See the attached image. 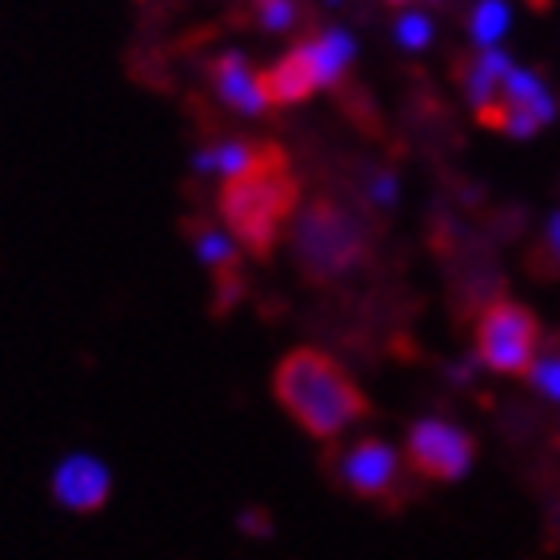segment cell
<instances>
[{"mask_svg":"<svg viewBox=\"0 0 560 560\" xmlns=\"http://www.w3.org/2000/svg\"><path fill=\"white\" fill-rule=\"evenodd\" d=\"M296 205H301V185L289 173V156L277 144H265L253 168L221 180V197H217L221 224L257 260L272 257V248L280 245L284 229L296 217Z\"/></svg>","mask_w":560,"mask_h":560,"instance_id":"6da1fadb","label":"cell"},{"mask_svg":"<svg viewBox=\"0 0 560 560\" xmlns=\"http://www.w3.org/2000/svg\"><path fill=\"white\" fill-rule=\"evenodd\" d=\"M272 393L280 409L316 441H332L369 412V397L357 381L316 349H292L272 373Z\"/></svg>","mask_w":560,"mask_h":560,"instance_id":"7a4b0ae2","label":"cell"},{"mask_svg":"<svg viewBox=\"0 0 560 560\" xmlns=\"http://www.w3.org/2000/svg\"><path fill=\"white\" fill-rule=\"evenodd\" d=\"M292 260L313 284L349 277L369 257V233L337 200H313L292 217L289 229Z\"/></svg>","mask_w":560,"mask_h":560,"instance_id":"3957f363","label":"cell"},{"mask_svg":"<svg viewBox=\"0 0 560 560\" xmlns=\"http://www.w3.org/2000/svg\"><path fill=\"white\" fill-rule=\"evenodd\" d=\"M540 352V325L525 304L492 301L477 325V357L501 376H528Z\"/></svg>","mask_w":560,"mask_h":560,"instance_id":"277c9868","label":"cell"},{"mask_svg":"<svg viewBox=\"0 0 560 560\" xmlns=\"http://www.w3.org/2000/svg\"><path fill=\"white\" fill-rule=\"evenodd\" d=\"M405 453H409L412 468H417L420 477L444 480V485L468 477V468L477 465V441H472V432L441 417L417 420L409 429V436H405Z\"/></svg>","mask_w":560,"mask_h":560,"instance_id":"5b68a950","label":"cell"},{"mask_svg":"<svg viewBox=\"0 0 560 560\" xmlns=\"http://www.w3.org/2000/svg\"><path fill=\"white\" fill-rule=\"evenodd\" d=\"M480 120L492 125V129H501L504 137L528 140L537 137L545 125L557 120V96H552V89L540 81L537 72L513 69L509 81H504L501 96H497V105L485 108Z\"/></svg>","mask_w":560,"mask_h":560,"instance_id":"8992f818","label":"cell"},{"mask_svg":"<svg viewBox=\"0 0 560 560\" xmlns=\"http://www.w3.org/2000/svg\"><path fill=\"white\" fill-rule=\"evenodd\" d=\"M340 485L361 501H385L400 485V453L381 436H364L340 456Z\"/></svg>","mask_w":560,"mask_h":560,"instance_id":"52a82bcc","label":"cell"},{"mask_svg":"<svg viewBox=\"0 0 560 560\" xmlns=\"http://www.w3.org/2000/svg\"><path fill=\"white\" fill-rule=\"evenodd\" d=\"M188 236H192L197 260L212 272V280H217V308L229 313L233 304L245 301V280H241V245H236V236L229 233L224 224H212V221H192L188 224Z\"/></svg>","mask_w":560,"mask_h":560,"instance_id":"ba28073f","label":"cell"},{"mask_svg":"<svg viewBox=\"0 0 560 560\" xmlns=\"http://www.w3.org/2000/svg\"><path fill=\"white\" fill-rule=\"evenodd\" d=\"M113 497V472L101 456L69 453L52 468V501L69 513H101Z\"/></svg>","mask_w":560,"mask_h":560,"instance_id":"9c48e42d","label":"cell"},{"mask_svg":"<svg viewBox=\"0 0 560 560\" xmlns=\"http://www.w3.org/2000/svg\"><path fill=\"white\" fill-rule=\"evenodd\" d=\"M212 89L241 117H265L269 113V96H265L260 72L248 65L245 52H221L212 60Z\"/></svg>","mask_w":560,"mask_h":560,"instance_id":"30bf717a","label":"cell"},{"mask_svg":"<svg viewBox=\"0 0 560 560\" xmlns=\"http://www.w3.org/2000/svg\"><path fill=\"white\" fill-rule=\"evenodd\" d=\"M260 84H265V96H269V105L280 108H292V105H304L313 93H320V77H316V65H313V52L308 45H292L277 65L260 72Z\"/></svg>","mask_w":560,"mask_h":560,"instance_id":"8fae6325","label":"cell"},{"mask_svg":"<svg viewBox=\"0 0 560 560\" xmlns=\"http://www.w3.org/2000/svg\"><path fill=\"white\" fill-rule=\"evenodd\" d=\"M513 69L516 65L509 52H501V48H480V57L472 60L465 72V96H468V105L477 108V117L485 108L497 105V96H501L504 81H509Z\"/></svg>","mask_w":560,"mask_h":560,"instance_id":"7c38bea8","label":"cell"},{"mask_svg":"<svg viewBox=\"0 0 560 560\" xmlns=\"http://www.w3.org/2000/svg\"><path fill=\"white\" fill-rule=\"evenodd\" d=\"M304 45H308V52H313L320 89H332V84L345 81L349 65L357 60V36H352L349 28H320V33L308 36Z\"/></svg>","mask_w":560,"mask_h":560,"instance_id":"4fadbf2b","label":"cell"},{"mask_svg":"<svg viewBox=\"0 0 560 560\" xmlns=\"http://www.w3.org/2000/svg\"><path fill=\"white\" fill-rule=\"evenodd\" d=\"M260 152H265V144H257V140H241V137L217 140V144H205L192 156V173L229 180V176H241L245 168H253L260 161Z\"/></svg>","mask_w":560,"mask_h":560,"instance_id":"5bb4252c","label":"cell"},{"mask_svg":"<svg viewBox=\"0 0 560 560\" xmlns=\"http://www.w3.org/2000/svg\"><path fill=\"white\" fill-rule=\"evenodd\" d=\"M509 24H513V9H509V0H480L472 16H468V33L477 40L480 48H497L509 33Z\"/></svg>","mask_w":560,"mask_h":560,"instance_id":"9a60e30c","label":"cell"},{"mask_svg":"<svg viewBox=\"0 0 560 560\" xmlns=\"http://www.w3.org/2000/svg\"><path fill=\"white\" fill-rule=\"evenodd\" d=\"M393 36H397L400 48H409V52H420V48L432 45V16L420 9H405L393 24Z\"/></svg>","mask_w":560,"mask_h":560,"instance_id":"2e32d148","label":"cell"},{"mask_svg":"<svg viewBox=\"0 0 560 560\" xmlns=\"http://www.w3.org/2000/svg\"><path fill=\"white\" fill-rule=\"evenodd\" d=\"M253 16L265 33H289L296 24V0H253Z\"/></svg>","mask_w":560,"mask_h":560,"instance_id":"e0dca14e","label":"cell"},{"mask_svg":"<svg viewBox=\"0 0 560 560\" xmlns=\"http://www.w3.org/2000/svg\"><path fill=\"white\" fill-rule=\"evenodd\" d=\"M528 381H533V388H537L540 397H549L552 405H560V357L557 352L537 357L533 369H528Z\"/></svg>","mask_w":560,"mask_h":560,"instance_id":"ac0fdd59","label":"cell"},{"mask_svg":"<svg viewBox=\"0 0 560 560\" xmlns=\"http://www.w3.org/2000/svg\"><path fill=\"white\" fill-rule=\"evenodd\" d=\"M369 197H373V205H381V209H393V205H397V176L376 173L373 185H369Z\"/></svg>","mask_w":560,"mask_h":560,"instance_id":"d6986e66","label":"cell"},{"mask_svg":"<svg viewBox=\"0 0 560 560\" xmlns=\"http://www.w3.org/2000/svg\"><path fill=\"white\" fill-rule=\"evenodd\" d=\"M545 248H549V257L557 260V269H560V212H552V217H549V229H545Z\"/></svg>","mask_w":560,"mask_h":560,"instance_id":"ffe728a7","label":"cell"},{"mask_svg":"<svg viewBox=\"0 0 560 560\" xmlns=\"http://www.w3.org/2000/svg\"><path fill=\"white\" fill-rule=\"evenodd\" d=\"M388 4H417V0H388Z\"/></svg>","mask_w":560,"mask_h":560,"instance_id":"44dd1931","label":"cell"},{"mask_svg":"<svg viewBox=\"0 0 560 560\" xmlns=\"http://www.w3.org/2000/svg\"><path fill=\"white\" fill-rule=\"evenodd\" d=\"M328 4H340V0H328Z\"/></svg>","mask_w":560,"mask_h":560,"instance_id":"7402d4cb","label":"cell"}]
</instances>
